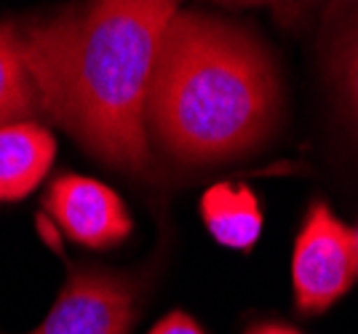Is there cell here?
<instances>
[{"label": "cell", "instance_id": "cell-1", "mask_svg": "<svg viewBox=\"0 0 358 334\" xmlns=\"http://www.w3.org/2000/svg\"><path fill=\"white\" fill-rule=\"evenodd\" d=\"M177 11V3L164 0H107L22 35L41 112L107 166L145 174L152 161L150 86Z\"/></svg>", "mask_w": 358, "mask_h": 334}, {"label": "cell", "instance_id": "cell-2", "mask_svg": "<svg viewBox=\"0 0 358 334\" xmlns=\"http://www.w3.org/2000/svg\"><path fill=\"white\" fill-rule=\"evenodd\" d=\"M281 89L265 46L222 19L177 11L161 41L148 129L185 164L257 147L278 118Z\"/></svg>", "mask_w": 358, "mask_h": 334}, {"label": "cell", "instance_id": "cell-3", "mask_svg": "<svg viewBox=\"0 0 358 334\" xmlns=\"http://www.w3.org/2000/svg\"><path fill=\"white\" fill-rule=\"evenodd\" d=\"M358 281V235L324 201L310 206L292 254L294 303L305 316L324 313Z\"/></svg>", "mask_w": 358, "mask_h": 334}, {"label": "cell", "instance_id": "cell-4", "mask_svg": "<svg viewBox=\"0 0 358 334\" xmlns=\"http://www.w3.org/2000/svg\"><path fill=\"white\" fill-rule=\"evenodd\" d=\"M139 286L129 275L70 268L57 303L30 334H131Z\"/></svg>", "mask_w": 358, "mask_h": 334}, {"label": "cell", "instance_id": "cell-5", "mask_svg": "<svg viewBox=\"0 0 358 334\" xmlns=\"http://www.w3.org/2000/svg\"><path fill=\"white\" fill-rule=\"evenodd\" d=\"M43 203L62 233L86 249L118 246L134 228L123 198L105 182L83 174L57 177Z\"/></svg>", "mask_w": 358, "mask_h": 334}, {"label": "cell", "instance_id": "cell-6", "mask_svg": "<svg viewBox=\"0 0 358 334\" xmlns=\"http://www.w3.org/2000/svg\"><path fill=\"white\" fill-rule=\"evenodd\" d=\"M57 155L51 131L35 121H16L0 129V203L27 198L45 180Z\"/></svg>", "mask_w": 358, "mask_h": 334}, {"label": "cell", "instance_id": "cell-7", "mask_svg": "<svg viewBox=\"0 0 358 334\" xmlns=\"http://www.w3.org/2000/svg\"><path fill=\"white\" fill-rule=\"evenodd\" d=\"M201 217L211 238L236 252H249L262 235L259 198L249 184L217 182L201 196Z\"/></svg>", "mask_w": 358, "mask_h": 334}, {"label": "cell", "instance_id": "cell-8", "mask_svg": "<svg viewBox=\"0 0 358 334\" xmlns=\"http://www.w3.org/2000/svg\"><path fill=\"white\" fill-rule=\"evenodd\" d=\"M41 112L38 92L30 75L24 38L8 24H0V129Z\"/></svg>", "mask_w": 358, "mask_h": 334}, {"label": "cell", "instance_id": "cell-9", "mask_svg": "<svg viewBox=\"0 0 358 334\" xmlns=\"http://www.w3.org/2000/svg\"><path fill=\"white\" fill-rule=\"evenodd\" d=\"M334 78L353 121L358 123V19L345 27L334 43Z\"/></svg>", "mask_w": 358, "mask_h": 334}, {"label": "cell", "instance_id": "cell-10", "mask_svg": "<svg viewBox=\"0 0 358 334\" xmlns=\"http://www.w3.org/2000/svg\"><path fill=\"white\" fill-rule=\"evenodd\" d=\"M148 334H206V332H203V326H201L193 316H187L185 310H171V313L158 321Z\"/></svg>", "mask_w": 358, "mask_h": 334}, {"label": "cell", "instance_id": "cell-11", "mask_svg": "<svg viewBox=\"0 0 358 334\" xmlns=\"http://www.w3.org/2000/svg\"><path fill=\"white\" fill-rule=\"evenodd\" d=\"M246 334H302V332L294 329V326H286V324H259V326L249 329Z\"/></svg>", "mask_w": 358, "mask_h": 334}, {"label": "cell", "instance_id": "cell-12", "mask_svg": "<svg viewBox=\"0 0 358 334\" xmlns=\"http://www.w3.org/2000/svg\"><path fill=\"white\" fill-rule=\"evenodd\" d=\"M356 235H358V225H356Z\"/></svg>", "mask_w": 358, "mask_h": 334}]
</instances>
